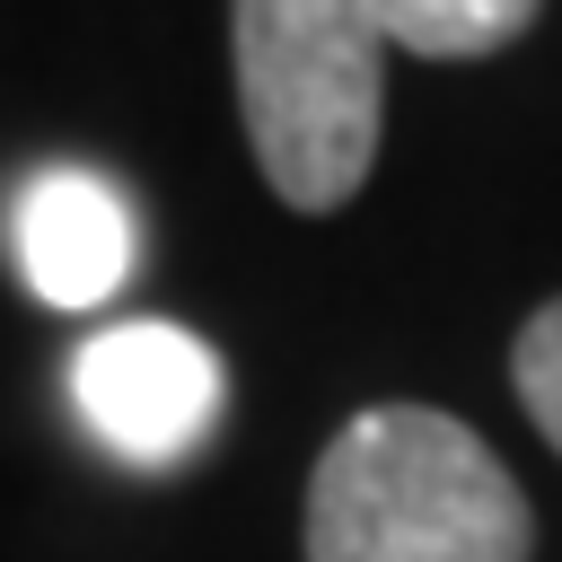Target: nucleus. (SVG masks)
<instances>
[{
  "label": "nucleus",
  "instance_id": "f257e3e1",
  "mask_svg": "<svg viewBox=\"0 0 562 562\" xmlns=\"http://www.w3.org/2000/svg\"><path fill=\"white\" fill-rule=\"evenodd\" d=\"M307 562H536L518 474L439 404H360L307 465Z\"/></svg>",
  "mask_w": 562,
  "mask_h": 562
},
{
  "label": "nucleus",
  "instance_id": "f03ea898",
  "mask_svg": "<svg viewBox=\"0 0 562 562\" xmlns=\"http://www.w3.org/2000/svg\"><path fill=\"white\" fill-rule=\"evenodd\" d=\"M237 123L281 211H342L386 132V35L369 0H228Z\"/></svg>",
  "mask_w": 562,
  "mask_h": 562
},
{
  "label": "nucleus",
  "instance_id": "7ed1b4c3",
  "mask_svg": "<svg viewBox=\"0 0 562 562\" xmlns=\"http://www.w3.org/2000/svg\"><path fill=\"white\" fill-rule=\"evenodd\" d=\"M70 395L114 457L176 465L202 448V430L220 413V351L167 316H123V325H97L79 342Z\"/></svg>",
  "mask_w": 562,
  "mask_h": 562
},
{
  "label": "nucleus",
  "instance_id": "20e7f679",
  "mask_svg": "<svg viewBox=\"0 0 562 562\" xmlns=\"http://www.w3.org/2000/svg\"><path fill=\"white\" fill-rule=\"evenodd\" d=\"M18 272L53 307H105L132 281V211L105 176L53 167L18 202Z\"/></svg>",
  "mask_w": 562,
  "mask_h": 562
},
{
  "label": "nucleus",
  "instance_id": "39448f33",
  "mask_svg": "<svg viewBox=\"0 0 562 562\" xmlns=\"http://www.w3.org/2000/svg\"><path fill=\"white\" fill-rule=\"evenodd\" d=\"M386 53H413V61H492L509 53L544 0H369Z\"/></svg>",
  "mask_w": 562,
  "mask_h": 562
},
{
  "label": "nucleus",
  "instance_id": "423d86ee",
  "mask_svg": "<svg viewBox=\"0 0 562 562\" xmlns=\"http://www.w3.org/2000/svg\"><path fill=\"white\" fill-rule=\"evenodd\" d=\"M509 386H518L527 422L544 430V448L562 457V299H544V307L518 325V342H509Z\"/></svg>",
  "mask_w": 562,
  "mask_h": 562
}]
</instances>
